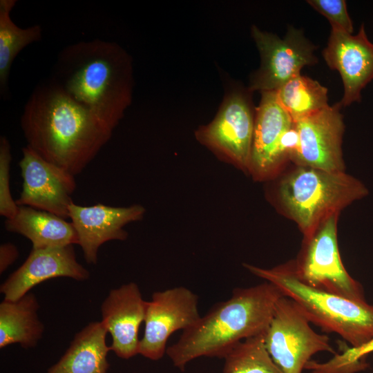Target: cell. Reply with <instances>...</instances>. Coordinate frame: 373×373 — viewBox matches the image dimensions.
<instances>
[{"label":"cell","mask_w":373,"mask_h":373,"mask_svg":"<svg viewBox=\"0 0 373 373\" xmlns=\"http://www.w3.org/2000/svg\"><path fill=\"white\" fill-rule=\"evenodd\" d=\"M20 124L27 146L75 177L96 157L114 131L52 79L35 87Z\"/></svg>","instance_id":"6da1fadb"},{"label":"cell","mask_w":373,"mask_h":373,"mask_svg":"<svg viewBox=\"0 0 373 373\" xmlns=\"http://www.w3.org/2000/svg\"><path fill=\"white\" fill-rule=\"evenodd\" d=\"M52 80L113 130L132 102L133 61L118 44L95 39L63 48Z\"/></svg>","instance_id":"7a4b0ae2"},{"label":"cell","mask_w":373,"mask_h":373,"mask_svg":"<svg viewBox=\"0 0 373 373\" xmlns=\"http://www.w3.org/2000/svg\"><path fill=\"white\" fill-rule=\"evenodd\" d=\"M281 296L267 281L234 289L229 299L214 305L193 327L184 330L166 354L181 371L201 356L224 358L242 341L265 333Z\"/></svg>","instance_id":"3957f363"},{"label":"cell","mask_w":373,"mask_h":373,"mask_svg":"<svg viewBox=\"0 0 373 373\" xmlns=\"http://www.w3.org/2000/svg\"><path fill=\"white\" fill-rule=\"evenodd\" d=\"M252 274L274 285L298 307L309 323L335 333L353 347L373 338V305L314 288L299 279L293 263L271 269L245 263Z\"/></svg>","instance_id":"277c9868"},{"label":"cell","mask_w":373,"mask_h":373,"mask_svg":"<svg viewBox=\"0 0 373 373\" xmlns=\"http://www.w3.org/2000/svg\"><path fill=\"white\" fill-rule=\"evenodd\" d=\"M365 185L344 171L330 172L300 166L279 183V202L303 233L306 240L330 216L365 197Z\"/></svg>","instance_id":"5b68a950"},{"label":"cell","mask_w":373,"mask_h":373,"mask_svg":"<svg viewBox=\"0 0 373 373\" xmlns=\"http://www.w3.org/2000/svg\"><path fill=\"white\" fill-rule=\"evenodd\" d=\"M247 88L230 84L213 119L195 132L219 159L249 172L256 108Z\"/></svg>","instance_id":"8992f818"},{"label":"cell","mask_w":373,"mask_h":373,"mask_svg":"<svg viewBox=\"0 0 373 373\" xmlns=\"http://www.w3.org/2000/svg\"><path fill=\"white\" fill-rule=\"evenodd\" d=\"M265 345L283 373H302L318 352L336 354L327 336L316 332L295 303L284 296L276 303Z\"/></svg>","instance_id":"52a82bcc"},{"label":"cell","mask_w":373,"mask_h":373,"mask_svg":"<svg viewBox=\"0 0 373 373\" xmlns=\"http://www.w3.org/2000/svg\"><path fill=\"white\" fill-rule=\"evenodd\" d=\"M334 213L325 220L296 262H292L297 276L307 285L331 294L366 302L361 284L345 269L337 240V217Z\"/></svg>","instance_id":"ba28073f"},{"label":"cell","mask_w":373,"mask_h":373,"mask_svg":"<svg viewBox=\"0 0 373 373\" xmlns=\"http://www.w3.org/2000/svg\"><path fill=\"white\" fill-rule=\"evenodd\" d=\"M251 32L260 56V66L251 75L247 87L252 93L276 91L300 75L303 67L318 61L316 47L301 30L289 26L283 39L255 25Z\"/></svg>","instance_id":"9c48e42d"},{"label":"cell","mask_w":373,"mask_h":373,"mask_svg":"<svg viewBox=\"0 0 373 373\" xmlns=\"http://www.w3.org/2000/svg\"><path fill=\"white\" fill-rule=\"evenodd\" d=\"M200 317L198 297L190 289L176 287L154 292L147 303L139 354L153 361L162 358L170 336L191 328Z\"/></svg>","instance_id":"30bf717a"},{"label":"cell","mask_w":373,"mask_h":373,"mask_svg":"<svg viewBox=\"0 0 373 373\" xmlns=\"http://www.w3.org/2000/svg\"><path fill=\"white\" fill-rule=\"evenodd\" d=\"M19 166L23 184L15 200L17 204L68 218V209L73 202L70 196L77 186L75 177L47 162L27 146L22 149Z\"/></svg>","instance_id":"8fae6325"},{"label":"cell","mask_w":373,"mask_h":373,"mask_svg":"<svg viewBox=\"0 0 373 373\" xmlns=\"http://www.w3.org/2000/svg\"><path fill=\"white\" fill-rule=\"evenodd\" d=\"M341 107L337 103L295 123L300 147L292 158L300 166L330 172L344 171Z\"/></svg>","instance_id":"7c38bea8"},{"label":"cell","mask_w":373,"mask_h":373,"mask_svg":"<svg viewBox=\"0 0 373 373\" xmlns=\"http://www.w3.org/2000/svg\"><path fill=\"white\" fill-rule=\"evenodd\" d=\"M322 54L327 65L341 77L344 93L338 102L340 106L360 102L362 90L373 80V43L368 39L364 25L354 35L331 29Z\"/></svg>","instance_id":"4fadbf2b"},{"label":"cell","mask_w":373,"mask_h":373,"mask_svg":"<svg viewBox=\"0 0 373 373\" xmlns=\"http://www.w3.org/2000/svg\"><path fill=\"white\" fill-rule=\"evenodd\" d=\"M68 211L85 260L96 265L101 245L111 240H125L128 233L124 227L142 220L146 209L140 204L110 207L99 203L88 207L73 202Z\"/></svg>","instance_id":"5bb4252c"},{"label":"cell","mask_w":373,"mask_h":373,"mask_svg":"<svg viewBox=\"0 0 373 373\" xmlns=\"http://www.w3.org/2000/svg\"><path fill=\"white\" fill-rule=\"evenodd\" d=\"M147 303L133 282L111 290L102 302L101 322L112 338L110 350L118 357L128 359L139 354L138 333Z\"/></svg>","instance_id":"9a60e30c"},{"label":"cell","mask_w":373,"mask_h":373,"mask_svg":"<svg viewBox=\"0 0 373 373\" xmlns=\"http://www.w3.org/2000/svg\"><path fill=\"white\" fill-rule=\"evenodd\" d=\"M90 273L77 260L73 245L32 249L24 262L1 285L4 300H16L47 280L68 277L87 280Z\"/></svg>","instance_id":"2e32d148"},{"label":"cell","mask_w":373,"mask_h":373,"mask_svg":"<svg viewBox=\"0 0 373 373\" xmlns=\"http://www.w3.org/2000/svg\"><path fill=\"white\" fill-rule=\"evenodd\" d=\"M294 122L279 104L275 91L261 93L256 108L249 173L258 180L277 170L276 151L283 134Z\"/></svg>","instance_id":"e0dca14e"},{"label":"cell","mask_w":373,"mask_h":373,"mask_svg":"<svg viewBox=\"0 0 373 373\" xmlns=\"http://www.w3.org/2000/svg\"><path fill=\"white\" fill-rule=\"evenodd\" d=\"M8 231L30 240L32 249L78 245V236L71 222L53 213L26 206H19L17 214L5 221Z\"/></svg>","instance_id":"ac0fdd59"},{"label":"cell","mask_w":373,"mask_h":373,"mask_svg":"<svg viewBox=\"0 0 373 373\" xmlns=\"http://www.w3.org/2000/svg\"><path fill=\"white\" fill-rule=\"evenodd\" d=\"M107 333L101 321L90 323L75 334L64 355L47 373H107L110 366Z\"/></svg>","instance_id":"d6986e66"},{"label":"cell","mask_w":373,"mask_h":373,"mask_svg":"<svg viewBox=\"0 0 373 373\" xmlns=\"http://www.w3.org/2000/svg\"><path fill=\"white\" fill-rule=\"evenodd\" d=\"M39 309L37 299L30 292L18 300L1 303L0 348L15 343L23 348L37 345L44 329L38 317Z\"/></svg>","instance_id":"ffe728a7"},{"label":"cell","mask_w":373,"mask_h":373,"mask_svg":"<svg viewBox=\"0 0 373 373\" xmlns=\"http://www.w3.org/2000/svg\"><path fill=\"white\" fill-rule=\"evenodd\" d=\"M16 2L0 1V90L3 95L7 93L11 66L17 55L27 46L40 41L43 32L39 25L22 28L13 22L10 12Z\"/></svg>","instance_id":"44dd1931"},{"label":"cell","mask_w":373,"mask_h":373,"mask_svg":"<svg viewBox=\"0 0 373 373\" xmlns=\"http://www.w3.org/2000/svg\"><path fill=\"white\" fill-rule=\"evenodd\" d=\"M275 93L279 104L294 122L329 106L327 88L301 74L291 79Z\"/></svg>","instance_id":"7402d4cb"},{"label":"cell","mask_w":373,"mask_h":373,"mask_svg":"<svg viewBox=\"0 0 373 373\" xmlns=\"http://www.w3.org/2000/svg\"><path fill=\"white\" fill-rule=\"evenodd\" d=\"M224 358L222 373H283L266 349L265 333L242 341Z\"/></svg>","instance_id":"603a6c76"},{"label":"cell","mask_w":373,"mask_h":373,"mask_svg":"<svg viewBox=\"0 0 373 373\" xmlns=\"http://www.w3.org/2000/svg\"><path fill=\"white\" fill-rule=\"evenodd\" d=\"M342 347L341 354L336 353L325 363L312 360L307 365L310 373H355L364 370V359L373 352V338L358 347Z\"/></svg>","instance_id":"cb8c5ba5"},{"label":"cell","mask_w":373,"mask_h":373,"mask_svg":"<svg viewBox=\"0 0 373 373\" xmlns=\"http://www.w3.org/2000/svg\"><path fill=\"white\" fill-rule=\"evenodd\" d=\"M11 146L5 136L0 137V215L6 219L13 218L19 206L12 197L10 189Z\"/></svg>","instance_id":"d4e9b609"},{"label":"cell","mask_w":373,"mask_h":373,"mask_svg":"<svg viewBox=\"0 0 373 373\" xmlns=\"http://www.w3.org/2000/svg\"><path fill=\"white\" fill-rule=\"evenodd\" d=\"M307 3L320 14L325 17L331 25V29L352 34V21L344 0H309Z\"/></svg>","instance_id":"484cf974"},{"label":"cell","mask_w":373,"mask_h":373,"mask_svg":"<svg viewBox=\"0 0 373 373\" xmlns=\"http://www.w3.org/2000/svg\"><path fill=\"white\" fill-rule=\"evenodd\" d=\"M19 251L15 245L10 242L3 243L0 247V272L2 274L18 258Z\"/></svg>","instance_id":"4316f807"},{"label":"cell","mask_w":373,"mask_h":373,"mask_svg":"<svg viewBox=\"0 0 373 373\" xmlns=\"http://www.w3.org/2000/svg\"><path fill=\"white\" fill-rule=\"evenodd\" d=\"M373 373V372H372Z\"/></svg>","instance_id":"83f0119b"}]
</instances>
